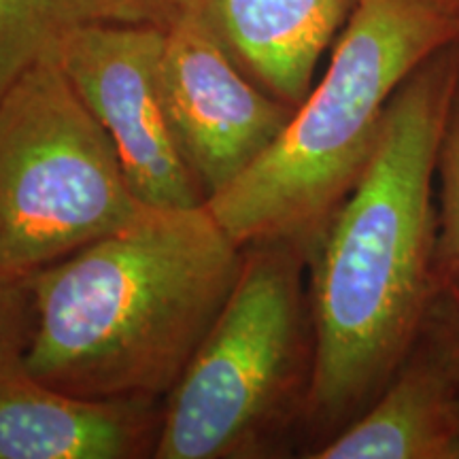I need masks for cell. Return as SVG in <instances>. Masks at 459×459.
Wrapping results in <instances>:
<instances>
[{
	"instance_id": "7c38bea8",
	"label": "cell",
	"mask_w": 459,
	"mask_h": 459,
	"mask_svg": "<svg viewBox=\"0 0 459 459\" xmlns=\"http://www.w3.org/2000/svg\"><path fill=\"white\" fill-rule=\"evenodd\" d=\"M455 279H459V90L445 122L436 158L434 290Z\"/></svg>"
},
{
	"instance_id": "5bb4252c",
	"label": "cell",
	"mask_w": 459,
	"mask_h": 459,
	"mask_svg": "<svg viewBox=\"0 0 459 459\" xmlns=\"http://www.w3.org/2000/svg\"><path fill=\"white\" fill-rule=\"evenodd\" d=\"M30 332V296L26 274L0 264V366L24 353Z\"/></svg>"
},
{
	"instance_id": "8fae6325",
	"label": "cell",
	"mask_w": 459,
	"mask_h": 459,
	"mask_svg": "<svg viewBox=\"0 0 459 459\" xmlns=\"http://www.w3.org/2000/svg\"><path fill=\"white\" fill-rule=\"evenodd\" d=\"M107 20L102 0H0V94L34 62L57 57L62 43Z\"/></svg>"
},
{
	"instance_id": "4fadbf2b",
	"label": "cell",
	"mask_w": 459,
	"mask_h": 459,
	"mask_svg": "<svg viewBox=\"0 0 459 459\" xmlns=\"http://www.w3.org/2000/svg\"><path fill=\"white\" fill-rule=\"evenodd\" d=\"M415 344L459 385V279L436 287Z\"/></svg>"
},
{
	"instance_id": "277c9868",
	"label": "cell",
	"mask_w": 459,
	"mask_h": 459,
	"mask_svg": "<svg viewBox=\"0 0 459 459\" xmlns=\"http://www.w3.org/2000/svg\"><path fill=\"white\" fill-rule=\"evenodd\" d=\"M308 257L287 240L243 247L213 328L164 402L156 459L287 455L315 368Z\"/></svg>"
},
{
	"instance_id": "2e32d148",
	"label": "cell",
	"mask_w": 459,
	"mask_h": 459,
	"mask_svg": "<svg viewBox=\"0 0 459 459\" xmlns=\"http://www.w3.org/2000/svg\"><path fill=\"white\" fill-rule=\"evenodd\" d=\"M429 9H434L440 17L449 22L453 30H455V39L459 45V0H421Z\"/></svg>"
},
{
	"instance_id": "9a60e30c",
	"label": "cell",
	"mask_w": 459,
	"mask_h": 459,
	"mask_svg": "<svg viewBox=\"0 0 459 459\" xmlns=\"http://www.w3.org/2000/svg\"><path fill=\"white\" fill-rule=\"evenodd\" d=\"M158 0H102L107 20L113 22H149Z\"/></svg>"
},
{
	"instance_id": "52a82bcc",
	"label": "cell",
	"mask_w": 459,
	"mask_h": 459,
	"mask_svg": "<svg viewBox=\"0 0 459 459\" xmlns=\"http://www.w3.org/2000/svg\"><path fill=\"white\" fill-rule=\"evenodd\" d=\"M160 82L169 122L206 200L232 186L273 145L296 108L264 91L203 26L164 20Z\"/></svg>"
},
{
	"instance_id": "9c48e42d",
	"label": "cell",
	"mask_w": 459,
	"mask_h": 459,
	"mask_svg": "<svg viewBox=\"0 0 459 459\" xmlns=\"http://www.w3.org/2000/svg\"><path fill=\"white\" fill-rule=\"evenodd\" d=\"M355 4L358 0H158L149 24L189 17L251 82L298 108Z\"/></svg>"
},
{
	"instance_id": "ba28073f",
	"label": "cell",
	"mask_w": 459,
	"mask_h": 459,
	"mask_svg": "<svg viewBox=\"0 0 459 459\" xmlns=\"http://www.w3.org/2000/svg\"><path fill=\"white\" fill-rule=\"evenodd\" d=\"M162 398H83L43 383L22 355L0 366V459L153 457Z\"/></svg>"
},
{
	"instance_id": "30bf717a",
	"label": "cell",
	"mask_w": 459,
	"mask_h": 459,
	"mask_svg": "<svg viewBox=\"0 0 459 459\" xmlns=\"http://www.w3.org/2000/svg\"><path fill=\"white\" fill-rule=\"evenodd\" d=\"M313 459H459V385L419 344L378 398Z\"/></svg>"
},
{
	"instance_id": "8992f818",
	"label": "cell",
	"mask_w": 459,
	"mask_h": 459,
	"mask_svg": "<svg viewBox=\"0 0 459 459\" xmlns=\"http://www.w3.org/2000/svg\"><path fill=\"white\" fill-rule=\"evenodd\" d=\"M164 28L99 20L62 43L57 62L113 141L136 198L149 209H194L206 196L166 113L160 60Z\"/></svg>"
},
{
	"instance_id": "3957f363",
	"label": "cell",
	"mask_w": 459,
	"mask_h": 459,
	"mask_svg": "<svg viewBox=\"0 0 459 459\" xmlns=\"http://www.w3.org/2000/svg\"><path fill=\"white\" fill-rule=\"evenodd\" d=\"M451 43L455 30L421 0H358L324 77L209 213L238 247L287 240L311 254L368 169L394 91Z\"/></svg>"
},
{
	"instance_id": "7a4b0ae2",
	"label": "cell",
	"mask_w": 459,
	"mask_h": 459,
	"mask_svg": "<svg viewBox=\"0 0 459 459\" xmlns=\"http://www.w3.org/2000/svg\"><path fill=\"white\" fill-rule=\"evenodd\" d=\"M238 247L206 206L139 221L26 274V370L83 398H169L237 285Z\"/></svg>"
},
{
	"instance_id": "6da1fadb",
	"label": "cell",
	"mask_w": 459,
	"mask_h": 459,
	"mask_svg": "<svg viewBox=\"0 0 459 459\" xmlns=\"http://www.w3.org/2000/svg\"><path fill=\"white\" fill-rule=\"evenodd\" d=\"M457 90L451 43L394 91L368 169L308 254L304 457L368 409L415 347L434 294L436 158Z\"/></svg>"
},
{
	"instance_id": "5b68a950",
	"label": "cell",
	"mask_w": 459,
	"mask_h": 459,
	"mask_svg": "<svg viewBox=\"0 0 459 459\" xmlns=\"http://www.w3.org/2000/svg\"><path fill=\"white\" fill-rule=\"evenodd\" d=\"M149 211L57 57L0 94V264L30 274Z\"/></svg>"
}]
</instances>
